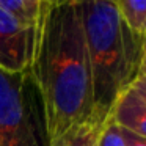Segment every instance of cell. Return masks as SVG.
I'll use <instances>...</instances> for the list:
<instances>
[{
	"label": "cell",
	"instance_id": "cell-1",
	"mask_svg": "<svg viewBox=\"0 0 146 146\" xmlns=\"http://www.w3.org/2000/svg\"><path fill=\"white\" fill-rule=\"evenodd\" d=\"M29 72L42 105L47 143L94 111L91 68L77 2H47L35 29Z\"/></svg>",
	"mask_w": 146,
	"mask_h": 146
},
{
	"label": "cell",
	"instance_id": "cell-2",
	"mask_svg": "<svg viewBox=\"0 0 146 146\" xmlns=\"http://www.w3.org/2000/svg\"><path fill=\"white\" fill-rule=\"evenodd\" d=\"M77 5L91 68L93 107L108 116L140 72L145 35L129 29L113 2L83 0Z\"/></svg>",
	"mask_w": 146,
	"mask_h": 146
},
{
	"label": "cell",
	"instance_id": "cell-3",
	"mask_svg": "<svg viewBox=\"0 0 146 146\" xmlns=\"http://www.w3.org/2000/svg\"><path fill=\"white\" fill-rule=\"evenodd\" d=\"M0 146H47L42 105L29 69H0Z\"/></svg>",
	"mask_w": 146,
	"mask_h": 146
},
{
	"label": "cell",
	"instance_id": "cell-4",
	"mask_svg": "<svg viewBox=\"0 0 146 146\" xmlns=\"http://www.w3.org/2000/svg\"><path fill=\"white\" fill-rule=\"evenodd\" d=\"M35 44V29L0 8V69L24 72L29 69Z\"/></svg>",
	"mask_w": 146,
	"mask_h": 146
},
{
	"label": "cell",
	"instance_id": "cell-5",
	"mask_svg": "<svg viewBox=\"0 0 146 146\" xmlns=\"http://www.w3.org/2000/svg\"><path fill=\"white\" fill-rule=\"evenodd\" d=\"M110 116L118 126L146 138V102L133 90L127 88L116 99Z\"/></svg>",
	"mask_w": 146,
	"mask_h": 146
},
{
	"label": "cell",
	"instance_id": "cell-6",
	"mask_svg": "<svg viewBox=\"0 0 146 146\" xmlns=\"http://www.w3.org/2000/svg\"><path fill=\"white\" fill-rule=\"evenodd\" d=\"M108 116L93 111L86 119L72 124L61 135L47 143V146H98L104 124Z\"/></svg>",
	"mask_w": 146,
	"mask_h": 146
},
{
	"label": "cell",
	"instance_id": "cell-7",
	"mask_svg": "<svg viewBox=\"0 0 146 146\" xmlns=\"http://www.w3.org/2000/svg\"><path fill=\"white\" fill-rule=\"evenodd\" d=\"M121 19L138 35H146V0H116Z\"/></svg>",
	"mask_w": 146,
	"mask_h": 146
},
{
	"label": "cell",
	"instance_id": "cell-8",
	"mask_svg": "<svg viewBox=\"0 0 146 146\" xmlns=\"http://www.w3.org/2000/svg\"><path fill=\"white\" fill-rule=\"evenodd\" d=\"M98 146H126L121 127L115 123L110 115H108L107 121L104 124V129L99 135Z\"/></svg>",
	"mask_w": 146,
	"mask_h": 146
},
{
	"label": "cell",
	"instance_id": "cell-9",
	"mask_svg": "<svg viewBox=\"0 0 146 146\" xmlns=\"http://www.w3.org/2000/svg\"><path fill=\"white\" fill-rule=\"evenodd\" d=\"M0 8L7 10L8 13H11L13 16H16L19 21H22L24 24H29L35 29V25L32 24L30 17L27 16L25 8H24V2L22 0H0Z\"/></svg>",
	"mask_w": 146,
	"mask_h": 146
},
{
	"label": "cell",
	"instance_id": "cell-10",
	"mask_svg": "<svg viewBox=\"0 0 146 146\" xmlns=\"http://www.w3.org/2000/svg\"><path fill=\"white\" fill-rule=\"evenodd\" d=\"M22 2H24V8H25L27 16L30 17L32 24L35 25V29H36V24H38L39 14H41L44 5L47 3V2H50V0H22Z\"/></svg>",
	"mask_w": 146,
	"mask_h": 146
},
{
	"label": "cell",
	"instance_id": "cell-11",
	"mask_svg": "<svg viewBox=\"0 0 146 146\" xmlns=\"http://www.w3.org/2000/svg\"><path fill=\"white\" fill-rule=\"evenodd\" d=\"M121 132H123L126 146H146V138H145V137L137 135V133H133V132H130V130L124 129V127H121Z\"/></svg>",
	"mask_w": 146,
	"mask_h": 146
},
{
	"label": "cell",
	"instance_id": "cell-12",
	"mask_svg": "<svg viewBox=\"0 0 146 146\" xmlns=\"http://www.w3.org/2000/svg\"><path fill=\"white\" fill-rule=\"evenodd\" d=\"M129 88L133 90V91L146 102V76H137V79L132 82V85H130Z\"/></svg>",
	"mask_w": 146,
	"mask_h": 146
},
{
	"label": "cell",
	"instance_id": "cell-13",
	"mask_svg": "<svg viewBox=\"0 0 146 146\" xmlns=\"http://www.w3.org/2000/svg\"><path fill=\"white\" fill-rule=\"evenodd\" d=\"M138 76H146V35L143 39V50H141V63H140Z\"/></svg>",
	"mask_w": 146,
	"mask_h": 146
},
{
	"label": "cell",
	"instance_id": "cell-14",
	"mask_svg": "<svg viewBox=\"0 0 146 146\" xmlns=\"http://www.w3.org/2000/svg\"><path fill=\"white\" fill-rule=\"evenodd\" d=\"M50 2H55V0H50ZM71 2H83V0H71ZM105 2H116V0H105Z\"/></svg>",
	"mask_w": 146,
	"mask_h": 146
}]
</instances>
